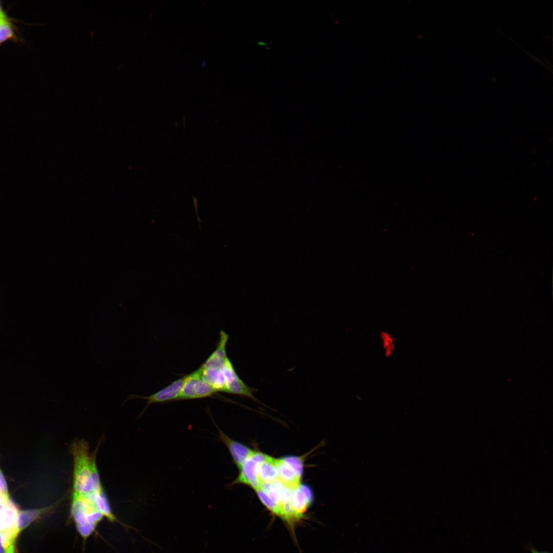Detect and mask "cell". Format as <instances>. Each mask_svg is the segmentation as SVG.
Segmentation results:
<instances>
[{"label":"cell","instance_id":"16","mask_svg":"<svg viewBox=\"0 0 553 553\" xmlns=\"http://www.w3.org/2000/svg\"><path fill=\"white\" fill-rule=\"evenodd\" d=\"M283 459L293 469L298 476L302 477L303 470V462L302 459L296 456H287Z\"/></svg>","mask_w":553,"mask_h":553},{"label":"cell","instance_id":"5","mask_svg":"<svg viewBox=\"0 0 553 553\" xmlns=\"http://www.w3.org/2000/svg\"><path fill=\"white\" fill-rule=\"evenodd\" d=\"M217 391L205 382L201 376L200 367L186 375L178 400L194 399L211 396Z\"/></svg>","mask_w":553,"mask_h":553},{"label":"cell","instance_id":"7","mask_svg":"<svg viewBox=\"0 0 553 553\" xmlns=\"http://www.w3.org/2000/svg\"><path fill=\"white\" fill-rule=\"evenodd\" d=\"M224 373L226 382V393L247 397L258 401L253 395L258 390L247 385L240 378L228 358L224 365Z\"/></svg>","mask_w":553,"mask_h":553},{"label":"cell","instance_id":"22","mask_svg":"<svg viewBox=\"0 0 553 553\" xmlns=\"http://www.w3.org/2000/svg\"><path fill=\"white\" fill-rule=\"evenodd\" d=\"M534 553H541V552H534Z\"/></svg>","mask_w":553,"mask_h":553},{"label":"cell","instance_id":"12","mask_svg":"<svg viewBox=\"0 0 553 553\" xmlns=\"http://www.w3.org/2000/svg\"><path fill=\"white\" fill-rule=\"evenodd\" d=\"M279 481L288 488L293 490L300 485L301 477L295 473L283 458L275 459Z\"/></svg>","mask_w":553,"mask_h":553},{"label":"cell","instance_id":"6","mask_svg":"<svg viewBox=\"0 0 553 553\" xmlns=\"http://www.w3.org/2000/svg\"><path fill=\"white\" fill-rule=\"evenodd\" d=\"M185 379L186 375L175 380L165 388L147 396H140L129 393L126 399L124 400L123 404L127 401L133 399L142 398L146 400L147 404L141 413L140 415H141L151 404L178 400Z\"/></svg>","mask_w":553,"mask_h":553},{"label":"cell","instance_id":"21","mask_svg":"<svg viewBox=\"0 0 553 553\" xmlns=\"http://www.w3.org/2000/svg\"><path fill=\"white\" fill-rule=\"evenodd\" d=\"M201 63H202V67H203V68H204V67H205L206 66V60H202V62H201Z\"/></svg>","mask_w":553,"mask_h":553},{"label":"cell","instance_id":"11","mask_svg":"<svg viewBox=\"0 0 553 553\" xmlns=\"http://www.w3.org/2000/svg\"><path fill=\"white\" fill-rule=\"evenodd\" d=\"M313 496L311 490L305 485H300L292 490L291 504L297 517L300 520L311 504Z\"/></svg>","mask_w":553,"mask_h":553},{"label":"cell","instance_id":"17","mask_svg":"<svg viewBox=\"0 0 553 553\" xmlns=\"http://www.w3.org/2000/svg\"><path fill=\"white\" fill-rule=\"evenodd\" d=\"M0 493L6 498H9L7 482L4 475L0 470Z\"/></svg>","mask_w":553,"mask_h":553},{"label":"cell","instance_id":"1","mask_svg":"<svg viewBox=\"0 0 553 553\" xmlns=\"http://www.w3.org/2000/svg\"><path fill=\"white\" fill-rule=\"evenodd\" d=\"M70 516L79 536L87 540L104 519L119 522L104 489L90 494L71 493Z\"/></svg>","mask_w":553,"mask_h":553},{"label":"cell","instance_id":"3","mask_svg":"<svg viewBox=\"0 0 553 553\" xmlns=\"http://www.w3.org/2000/svg\"><path fill=\"white\" fill-rule=\"evenodd\" d=\"M229 335L225 332H220V338L215 350L200 366L203 380L216 391L225 392L226 382L224 367L228 358L226 346Z\"/></svg>","mask_w":553,"mask_h":553},{"label":"cell","instance_id":"8","mask_svg":"<svg viewBox=\"0 0 553 553\" xmlns=\"http://www.w3.org/2000/svg\"><path fill=\"white\" fill-rule=\"evenodd\" d=\"M19 510L10 498L0 505V532L10 542L16 541L15 523Z\"/></svg>","mask_w":553,"mask_h":553},{"label":"cell","instance_id":"14","mask_svg":"<svg viewBox=\"0 0 553 553\" xmlns=\"http://www.w3.org/2000/svg\"><path fill=\"white\" fill-rule=\"evenodd\" d=\"M15 37V29L8 17H0V44Z\"/></svg>","mask_w":553,"mask_h":553},{"label":"cell","instance_id":"19","mask_svg":"<svg viewBox=\"0 0 553 553\" xmlns=\"http://www.w3.org/2000/svg\"><path fill=\"white\" fill-rule=\"evenodd\" d=\"M15 543L16 542L11 543L7 548L6 553H15Z\"/></svg>","mask_w":553,"mask_h":553},{"label":"cell","instance_id":"2","mask_svg":"<svg viewBox=\"0 0 553 553\" xmlns=\"http://www.w3.org/2000/svg\"><path fill=\"white\" fill-rule=\"evenodd\" d=\"M89 443L84 439H75L70 450L73 459L72 493L78 495L98 492L94 486L90 468Z\"/></svg>","mask_w":553,"mask_h":553},{"label":"cell","instance_id":"15","mask_svg":"<svg viewBox=\"0 0 553 553\" xmlns=\"http://www.w3.org/2000/svg\"><path fill=\"white\" fill-rule=\"evenodd\" d=\"M380 338L386 356H390L395 350L394 338L387 332H380Z\"/></svg>","mask_w":553,"mask_h":553},{"label":"cell","instance_id":"13","mask_svg":"<svg viewBox=\"0 0 553 553\" xmlns=\"http://www.w3.org/2000/svg\"><path fill=\"white\" fill-rule=\"evenodd\" d=\"M258 476L262 483L279 481L275 458L269 456L267 459L259 464Z\"/></svg>","mask_w":553,"mask_h":553},{"label":"cell","instance_id":"10","mask_svg":"<svg viewBox=\"0 0 553 553\" xmlns=\"http://www.w3.org/2000/svg\"><path fill=\"white\" fill-rule=\"evenodd\" d=\"M59 502L40 508L19 510L15 523V533L18 536L29 525L45 515L52 512Z\"/></svg>","mask_w":553,"mask_h":553},{"label":"cell","instance_id":"4","mask_svg":"<svg viewBox=\"0 0 553 553\" xmlns=\"http://www.w3.org/2000/svg\"><path fill=\"white\" fill-rule=\"evenodd\" d=\"M268 457V455L262 452L254 451L239 469V475L232 482V484H244L249 486L255 491L259 489L262 483L258 476L259 465Z\"/></svg>","mask_w":553,"mask_h":553},{"label":"cell","instance_id":"20","mask_svg":"<svg viewBox=\"0 0 553 553\" xmlns=\"http://www.w3.org/2000/svg\"><path fill=\"white\" fill-rule=\"evenodd\" d=\"M7 17L3 9L2 5L0 3V17Z\"/></svg>","mask_w":553,"mask_h":553},{"label":"cell","instance_id":"9","mask_svg":"<svg viewBox=\"0 0 553 553\" xmlns=\"http://www.w3.org/2000/svg\"><path fill=\"white\" fill-rule=\"evenodd\" d=\"M219 437L227 448L234 463L239 469L254 450L228 436L218 428Z\"/></svg>","mask_w":553,"mask_h":553},{"label":"cell","instance_id":"18","mask_svg":"<svg viewBox=\"0 0 553 553\" xmlns=\"http://www.w3.org/2000/svg\"><path fill=\"white\" fill-rule=\"evenodd\" d=\"M13 542H10L6 537L0 532V553H6L8 547Z\"/></svg>","mask_w":553,"mask_h":553}]
</instances>
